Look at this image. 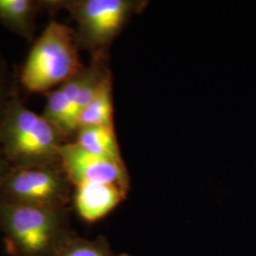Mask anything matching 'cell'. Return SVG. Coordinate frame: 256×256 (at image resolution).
<instances>
[{
  "label": "cell",
  "instance_id": "cell-8",
  "mask_svg": "<svg viewBox=\"0 0 256 256\" xmlns=\"http://www.w3.org/2000/svg\"><path fill=\"white\" fill-rule=\"evenodd\" d=\"M41 7L42 1L0 0V22L12 32L32 41L37 10Z\"/></svg>",
  "mask_w": 256,
  "mask_h": 256
},
{
  "label": "cell",
  "instance_id": "cell-10",
  "mask_svg": "<svg viewBox=\"0 0 256 256\" xmlns=\"http://www.w3.org/2000/svg\"><path fill=\"white\" fill-rule=\"evenodd\" d=\"M76 133L75 142L86 151L124 162L114 126H86L79 128Z\"/></svg>",
  "mask_w": 256,
  "mask_h": 256
},
{
  "label": "cell",
  "instance_id": "cell-11",
  "mask_svg": "<svg viewBox=\"0 0 256 256\" xmlns=\"http://www.w3.org/2000/svg\"><path fill=\"white\" fill-rule=\"evenodd\" d=\"M56 256H130L117 254L104 238L86 239L74 234Z\"/></svg>",
  "mask_w": 256,
  "mask_h": 256
},
{
  "label": "cell",
  "instance_id": "cell-5",
  "mask_svg": "<svg viewBox=\"0 0 256 256\" xmlns=\"http://www.w3.org/2000/svg\"><path fill=\"white\" fill-rule=\"evenodd\" d=\"M42 5L68 10L78 26L77 44L101 54L142 4L129 0H74L42 1Z\"/></svg>",
  "mask_w": 256,
  "mask_h": 256
},
{
  "label": "cell",
  "instance_id": "cell-1",
  "mask_svg": "<svg viewBox=\"0 0 256 256\" xmlns=\"http://www.w3.org/2000/svg\"><path fill=\"white\" fill-rule=\"evenodd\" d=\"M0 230L12 256H56L74 236L68 208L46 209L1 202Z\"/></svg>",
  "mask_w": 256,
  "mask_h": 256
},
{
  "label": "cell",
  "instance_id": "cell-7",
  "mask_svg": "<svg viewBox=\"0 0 256 256\" xmlns=\"http://www.w3.org/2000/svg\"><path fill=\"white\" fill-rule=\"evenodd\" d=\"M128 192L115 184L82 183L75 186L74 207L82 220L96 222L110 214L126 198Z\"/></svg>",
  "mask_w": 256,
  "mask_h": 256
},
{
  "label": "cell",
  "instance_id": "cell-6",
  "mask_svg": "<svg viewBox=\"0 0 256 256\" xmlns=\"http://www.w3.org/2000/svg\"><path fill=\"white\" fill-rule=\"evenodd\" d=\"M61 164L74 187L86 182L110 183L129 190L130 180L124 162L90 153L75 142L63 144Z\"/></svg>",
  "mask_w": 256,
  "mask_h": 256
},
{
  "label": "cell",
  "instance_id": "cell-3",
  "mask_svg": "<svg viewBox=\"0 0 256 256\" xmlns=\"http://www.w3.org/2000/svg\"><path fill=\"white\" fill-rule=\"evenodd\" d=\"M82 68L75 34L52 20L28 54L21 84L28 92H46L72 78Z\"/></svg>",
  "mask_w": 256,
  "mask_h": 256
},
{
  "label": "cell",
  "instance_id": "cell-2",
  "mask_svg": "<svg viewBox=\"0 0 256 256\" xmlns=\"http://www.w3.org/2000/svg\"><path fill=\"white\" fill-rule=\"evenodd\" d=\"M62 132L42 115L28 110L18 93L0 124V148L12 167L61 162L66 142Z\"/></svg>",
  "mask_w": 256,
  "mask_h": 256
},
{
  "label": "cell",
  "instance_id": "cell-12",
  "mask_svg": "<svg viewBox=\"0 0 256 256\" xmlns=\"http://www.w3.org/2000/svg\"><path fill=\"white\" fill-rule=\"evenodd\" d=\"M16 93L7 63L0 55V124L10 102Z\"/></svg>",
  "mask_w": 256,
  "mask_h": 256
},
{
  "label": "cell",
  "instance_id": "cell-4",
  "mask_svg": "<svg viewBox=\"0 0 256 256\" xmlns=\"http://www.w3.org/2000/svg\"><path fill=\"white\" fill-rule=\"evenodd\" d=\"M72 186L61 162L12 167L0 186V202L63 209L70 200Z\"/></svg>",
  "mask_w": 256,
  "mask_h": 256
},
{
  "label": "cell",
  "instance_id": "cell-9",
  "mask_svg": "<svg viewBox=\"0 0 256 256\" xmlns=\"http://www.w3.org/2000/svg\"><path fill=\"white\" fill-rule=\"evenodd\" d=\"M86 126H114V108L111 75L104 78L90 104L82 110L78 128Z\"/></svg>",
  "mask_w": 256,
  "mask_h": 256
},
{
  "label": "cell",
  "instance_id": "cell-13",
  "mask_svg": "<svg viewBox=\"0 0 256 256\" xmlns=\"http://www.w3.org/2000/svg\"><path fill=\"white\" fill-rule=\"evenodd\" d=\"M12 165L10 164L9 162L5 158L1 148H0V186L3 182L5 176L9 173L10 170L12 169Z\"/></svg>",
  "mask_w": 256,
  "mask_h": 256
}]
</instances>
